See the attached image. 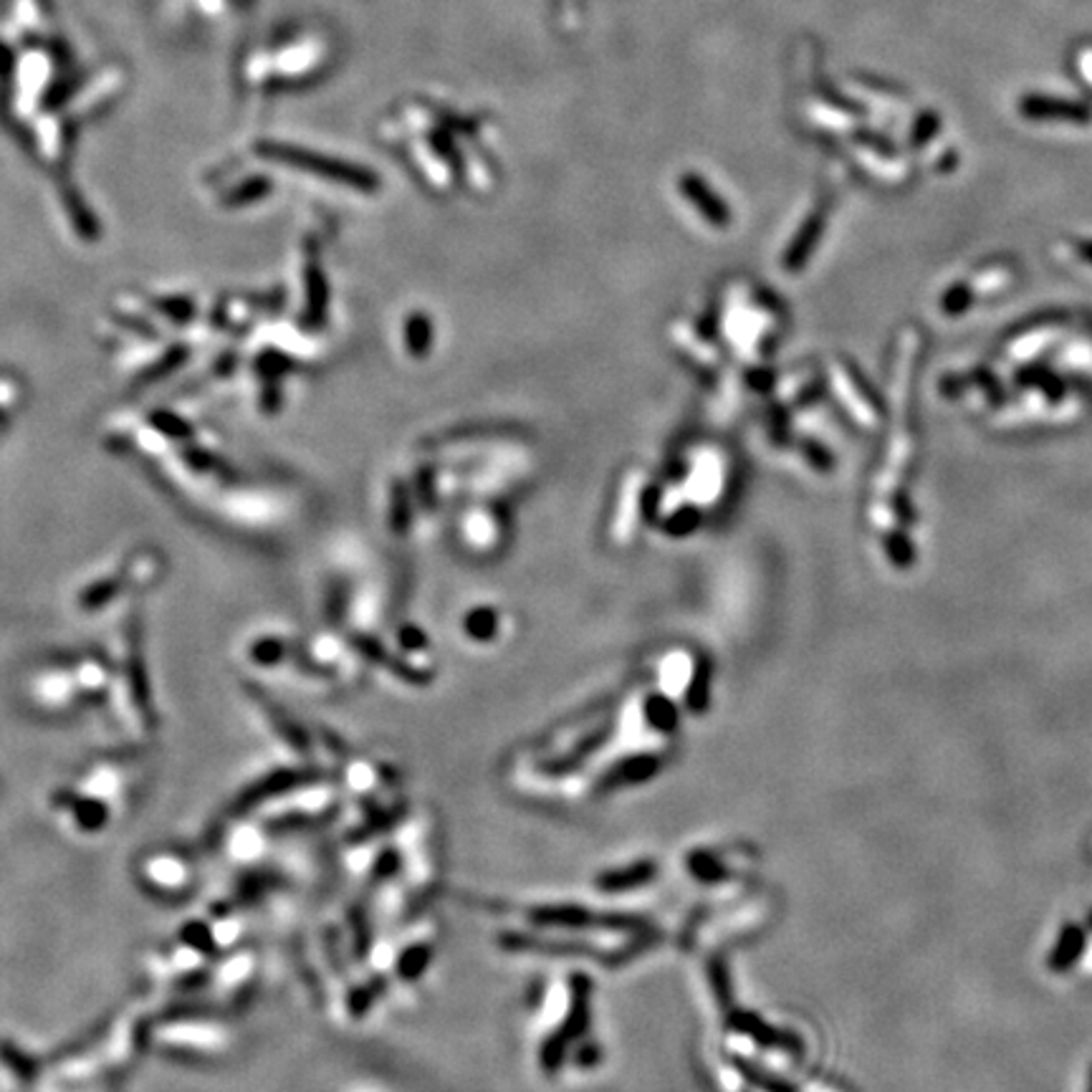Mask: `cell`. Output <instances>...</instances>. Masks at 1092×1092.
Returning <instances> with one entry per match:
<instances>
[{"label":"cell","mask_w":1092,"mask_h":1092,"mask_svg":"<svg viewBox=\"0 0 1092 1092\" xmlns=\"http://www.w3.org/2000/svg\"><path fill=\"white\" fill-rule=\"evenodd\" d=\"M1085 928H1080V925L1075 923H1067L1065 928H1062L1060 938H1057L1055 948H1052L1050 959H1046V966H1050V971H1055V974H1065L1070 966H1075L1077 961H1080V956L1085 953Z\"/></svg>","instance_id":"obj_4"},{"label":"cell","mask_w":1092,"mask_h":1092,"mask_svg":"<svg viewBox=\"0 0 1092 1092\" xmlns=\"http://www.w3.org/2000/svg\"><path fill=\"white\" fill-rule=\"evenodd\" d=\"M938 129H940L938 114H935V111H925V114L918 119V124H915L910 140H913L915 147H920V145H925V142H928Z\"/></svg>","instance_id":"obj_8"},{"label":"cell","mask_w":1092,"mask_h":1092,"mask_svg":"<svg viewBox=\"0 0 1092 1092\" xmlns=\"http://www.w3.org/2000/svg\"><path fill=\"white\" fill-rule=\"evenodd\" d=\"M741 1070H743V1075L751 1077V1080L756 1082V1085L766 1087L768 1092H797L792 1085H787V1082H784V1080H777V1077H771V1075H768V1072H761V1070H758V1067H753V1065H741Z\"/></svg>","instance_id":"obj_7"},{"label":"cell","mask_w":1092,"mask_h":1092,"mask_svg":"<svg viewBox=\"0 0 1092 1092\" xmlns=\"http://www.w3.org/2000/svg\"><path fill=\"white\" fill-rule=\"evenodd\" d=\"M465 630L470 632L478 640H485L495 632V612L490 610H473L465 617Z\"/></svg>","instance_id":"obj_6"},{"label":"cell","mask_w":1092,"mask_h":1092,"mask_svg":"<svg viewBox=\"0 0 1092 1092\" xmlns=\"http://www.w3.org/2000/svg\"><path fill=\"white\" fill-rule=\"evenodd\" d=\"M1019 111L1029 119H1065L1075 121V124H1085L1090 121L1092 109L1082 101H1070L1060 99V96H1044V94H1026L1021 96Z\"/></svg>","instance_id":"obj_2"},{"label":"cell","mask_w":1092,"mask_h":1092,"mask_svg":"<svg viewBox=\"0 0 1092 1092\" xmlns=\"http://www.w3.org/2000/svg\"><path fill=\"white\" fill-rule=\"evenodd\" d=\"M263 152H266L268 157H273V160H281L286 162V165L298 167V170L313 172V175H324L329 177V180L339 182V185L354 187V190L369 192L379 187V180L374 172L357 165H347V162L332 160V157L313 155V152L296 150V147H263Z\"/></svg>","instance_id":"obj_1"},{"label":"cell","mask_w":1092,"mask_h":1092,"mask_svg":"<svg viewBox=\"0 0 1092 1092\" xmlns=\"http://www.w3.org/2000/svg\"><path fill=\"white\" fill-rule=\"evenodd\" d=\"M1087 1092H1092V1067H1090V1080H1087Z\"/></svg>","instance_id":"obj_12"},{"label":"cell","mask_w":1092,"mask_h":1092,"mask_svg":"<svg viewBox=\"0 0 1092 1092\" xmlns=\"http://www.w3.org/2000/svg\"><path fill=\"white\" fill-rule=\"evenodd\" d=\"M392 524H394V531L407 529V495H404L399 488H397V493H394Z\"/></svg>","instance_id":"obj_10"},{"label":"cell","mask_w":1092,"mask_h":1092,"mask_svg":"<svg viewBox=\"0 0 1092 1092\" xmlns=\"http://www.w3.org/2000/svg\"><path fill=\"white\" fill-rule=\"evenodd\" d=\"M857 140H862V145H868V147L873 145L875 150L885 152V155H888V152L893 155V152H895L893 145H890V142H885L880 134H875V131H857Z\"/></svg>","instance_id":"obj_11"},{"label":"cell","mask_w":1092,"mask_h":1092,"mask_svg":"<svg viewBox=\"0 0 1092 1092\" xmlns=\"http://www.w3.org/2000/svg\"><path fill=\"white\" fill-rule=\"evenodd\" d=\"M696 524H698V514H696V511H693V509H682V511H677V514L672 516L670 521H667L665 529L670 531V534L682 536V534H688V531L696 529Z\"/></svg>","instance_id":"obj_9"},{"label":"cell","mask_w":1092,"mask_h":1092,"mask_svg":"<svg viewBox=\"0 0 1092 1092\" xmlns=\"http://www.w3.org/2000/svg\"><path fill=\"white\" fill-rule=\"evenodd\" d=\"M404 339H407V349L413 352V357H423L430 352V342H433V329H430V318L423 313H415L407 318V327H404Z\"/></svg>","instance_id":"obj_5"},{"label":"cell","mask_w":1092,"mask_h":1092,"mask_svg":"<svg viewBox=\"0 0 1092 1092\" xmlns=\"http://www.w3.org/2000/svg\"><path fill=\"white\" fill-rule=\"evenodd\" d=\"M680 192L686 195V200H691V205L706 217L711 225L723 228L731 220V210L726 207V202L706 185L698 175H682L680 177Z\"/></svg>","instance_id":"obj_3"},{"label":"cell","mask_w":1092,"mask_h":1092,"mask_svg":"<svg viewBox=\"0 0 1092 1092\" xmlns=\"http://www.w3.org/2000/svg\"><path fill=\"white\" fill-rule=\"evenodd\" d=\"M1090 925H1092V915H1090Z\"/></svg>","instance_id":"obj_13"}]
</instances>
